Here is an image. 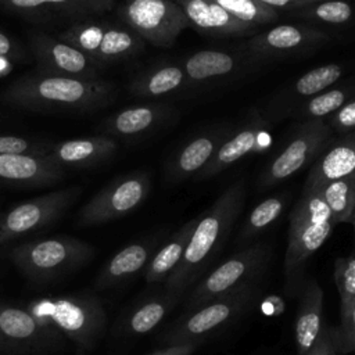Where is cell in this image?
Segmentation results:
<instances>
[{
	"label": "cell",
	"instance_id": "obj_1",
	"mask_svg": "<svg viewBox=\"0 0 355 355\" xmlns=\"http://www.w3.org/2000/svg\"><path fill=\"white\" fill-rule=\"evenodd\" d=\"M245 200L243 180L230 184L215 201L198 215L197 225L184 254L165 282L166 291L183 294L208 269L225 244L240 215Z\"/></svg>",
	"mask_w": 355,
	"mask_h": 355
},
{
	"label": "cell",
	"instance_id": "obj_2",
	"mask_svg": "<svg viewBox=\"0 0 355 355\" xmlns=\"http://www.w3.org/2000/svg\"><path fill=\"white\" fill-rule=\"evenodd\" d=\"M10 105L35 111H92L115 98V86L97 79H80L40 72L12 82L1 96Z\"/></svg>",
	"mask_w": 355,
	"mask_h": 355
},
{
	"label": "cell",
	"instance_id": "obj_3",
	"mask_svg": "<svg viewBox=\"0 0 355 355\" xmlns=\"http://www.w3.org/2000/svg\"><path fill=\"white\" fill-rule=\"evenodd\" d=\"M26 309L42 327L64 334L86 351L96 345L107 324L105 311L92 294L40 297L32 300Z\"/></svg>",
	"mask_w": 355,
	"mask_h": 355
},
{
	"label": "cell",
	"instance_id": "obj_4",
	"mask_svg": "<svg viewBox=\"0 0 355 355\" xmlns=\"http://www.w3.org/2000/svg\"><path fill=\"white\" fill-rule=\"evenodd\" d=\"M336 226L331 212L319 190H302L288 218V240L284 255V275L297 287L306 261L323 245Z\"/></svg>",
	"mask_w": 355,
	"mask_h": 355
},
{
	"label": "cell",
	"instance_id": "obj_5",
	"mask_svg": "<svg viewBox=\"0 0 355 355\" xmlns=\"http://www.w3.org/2000/svg\"><path fill=\"white\" fill-rule=\"evenodd\" d=\"M258 291V282H252L194 309L184 311L165 333L162 343L166 345H198L245 312Z\"/></svg>",
	"mask_w": 355,
	"mask_h": 355
},
{
	"label": "cell",
	"instance_id": "obj_6",
	"mask_svg": "<svg viewBox=\"0 0 355 355\" xmlns=\"http://www.w3.org/2000/svg\"><path fill=\"white\" fill-rule=\"evenodd\" d=\"M93 255V247L75 237L55 236L28 241L11 250L15 266L33 280H49L83 263Z\"/></svg>",
	"mask_w": 355,
	"mask_h": 355
},
{
	"label": "cell",
	"instance_id": "obj_7",
	"mask_svg": "<svg viewBox=\"0 0 355 355\" xmlns=\"http://www.w3.org/2000/svg\"><path fill=\"white\" fill-rule=\"evenodd\" d=\"M269 259L270 247L266 244H254L230 255L191 290L186 311L226 295L248 283L259 282Z\"/></svg>",
	"mask_w": 355,
	"mask_h": 355
},
{
	"label": "cell",
	"instance_id": "obj_8",
	"mask_svg": "<svg viewBox=\"0 0 355 355\" xmlns=\"http://www.w3.org/2000/svg\"><path fill=\"white\" fill-rule=\"evenodd\" d=\"M118 15L144 43L172 47L189 19L175 0H125Z\"/></svg>",
	"mask_w": 355,
	"mask_h": 355
},
{
	"label": "cell",
	"instance_id": "obj_9",
	"mask_svg": "<svg viewBox=\"0 0 355 355\" xmlns=\"http://www.w3.org/2000/svg\"><path fill=\"white\" fill-rule=\"evenodd\" d=\"M60 39L101 65L136 55L146 44L129 28L96 21L75 22L60 33Z\"/></svg>",
	"mask_w": 355,
	"mask_h": 355
},
{
	"label": "cell",
	"instance_id": "obj_10",
	"mask_svg": "<svg viewBox=\"0 0 355 355\" xmlns=\"http://www.w3.org/2000/svg\"><path fill=\"white\" fill-rule=\"evenodd\" d=\"M333 139L326 119L302 121L291 139L270 159L258 180L259 189H269L312 164Z\"/></svg>",
	"mask_w": 355,
	"mask_h": 355
},
{
	"label": "cell",
	"instance_id": "obj_11",
	"mask_svg": "<svg viewBox=\"0 0 355 355\" xmlns=\"http://www.w3.org/2000/svg\"><path fill=\"white\" fill-rule=\"evenodd\" d=\"M150 187L146 172H133L112 180L80 208L78 225H101L130 214L147 198Z\"/></svg>",
	"mask_w": 355,
	"mask_h": 355
},
{
	"label": "cell",
	"instance_id": "obj_12",
	"mask_svg": "<svg viewBox=\"0 0 355 355\" xmlns=\"http://www.w3.org/2000/svg\"><path fill=\"white\" fill-rule=\"evenodd\" d=\"M80 187L55 190L11 208L0 222V244L43 229L57 220L79 197Z\"/></svg>",
	"mask_w": 355,
	"mask_h": 355
},
{
	"label": "cell",
	"instance_id": "obj_13",
	"mask_svg": "<svg viewBox=\"0 0 355 355\" xmlns=\"http://www.w3.org/2000/svg\"><path fill=\"white\" fill-rule=\"evenodd\" d=\"M331 36L312 25H279L259 31L240 44V50L254 58L287 57L306 53L329 43Z\"/></svg>",
	"mask_w": 355,
	"mask_h": 355
},
{
	"label": "cell",
	"instance_id": "obj_14",
	"mask_svg": "<svg viewBox=\"0 0 355 355\" xmlns=\"http://www.w3.org/2000/svg\"><path fill=\"white\" fill-rule=\"evenodd\" d=\"M60 334L42 327L26 308L0 302V355H31L54 348Z\"/></svg>",
	"mask_w": 355,
	"mask_h": 355
},
{
	"label": "cell",
	"instance_id": "obj_15",
	"mask_svg": "<svg viewBox=\"0 0 355 355\" xmlns=\"http://www.w3.org/2000/svg\"><path fill=\"white\" fill-rule=\"evenodd\" d=\"M31 50L43 73L97 79L103 67L76 47L43 33L31 36Z\"/></svg>",
	"mask_w": 355,
	"mask_h": 355
},
{
	"label": "cell",
	"instance_id": "obj_16",
	"mask_svg": "<svg viewBox=\"0 0 355 355\" xmlns=\"http://www.w3.org/2000/svg\"><path fill=\"white\" fill-rule=\"evenodd\" d=\"M272 144V128L261 116L248 119L236 133L229 135L218 147L209 162L194 176L197 180L212 178L240 158L265 151Z\"/></svg>",
	"mask_w": 355,
	"mask_h": 355
},
{
	"label": "cell",
	"instance_id": "obj_17",
	"mask_svg": "<svg viewBox=\"0 0 355 355\" xmlns=\"http://www.w3.org/2000/svg\"><path fill=\"white\" fill-rule=\"evenodd\" d=\"M115 0H0V8L31 19H83L112 10Z\"/></svg>",
	"mask_w": 355,
	"mask_h": 355
},
{
	"label": "cell",
	"instance_id": "obj_18",
	"mask_svg": "<svg viewBox=\"0 0 355 355\" xmlns=\"http://www.w3.org/2000/svg\"><path fill=\"white\" fill-rule=\"evenodd\" d=\"M355 173V130L331 139L312 162L302 190L322 186Z\"/></svg>",
	"mask_w": 355,
	"mask_h": 355
},
{
	"label": "cell",
	"instance_id": "obj_19",
	"mask_svg": "<svg viewBox=\"0 0 355 355\" xmlns=\"http://www.w3.org/2000/svg\"><path fill=\"white\" fill-rule=\"evenodd\" d=\"M65 169L53 164L46 154H0V183L43 187L58 183Z\"/></svg>",
	"mask_w": 355,
	"mask_h": 355
},
{
	"label": "cell",
	"instance_id": "obj_20",
	"mask_svg": "<svg viewBox=\"0 0 355 355\" xmlns=\"http://www.w3.org/2000/svg\"><path fill=\"white\" fill-rule=\"evenodd\" d=\"M186 14L189 25L214 36H252L259 26L243 22L223 10L214 0H175Z\"/></svg>",
	"mask_w": 355,
	"mask_h": 355
},
{
	"label": "cell",
	"instance_id": "obj_21",
	"mask_svg": "<svg viewBox=\"0 0 355 355\" xmlns=\"http://www.w3.org/2000/svg\"><path fill=\"white\" fill-rule=\"evenodd\" d=\"M118 150L112 136L98 135L72 139L58 143L46 153V157L61 168H86L110 159Z\"/></svg>",
	"mask_w": 355,
	"mask_h": 355
},
{
	"label": "cell",
	"instance_id": "obj_22",
	"mask_svg": "<svg viewBox=\"0 0 355 355\" xmlns=\"http://www.w3.org/2000/svg\"><path fill=\"white\" fill-rule=\"evenodd\" d=\"M227 136L225 130L218 129L191 139L168 161V180L176 183L196 176L209 162L218 147Z\"/></svg>",
	"mask_w": 355,
	"mask_h": 355
},
{
	"label": "cell",
	"instance_id": "obj_23",
	"mask_svg": "<svg viewBox=\"0 0 355 355\" xmlns=\"http://www.w3.org/2000/svg\"><path fill=\"white\" fill-rule=\"evenodd\" d=\"M166 104H141L118 111L104 122V132L118 137H137L151 132L172 118Z\"/></svg>",
	"mask_w": 355,
	"mask_h": 355
},
{
	"label": "cell",
	"instance_id": "obj_24",
	"mask_svg": "<svg viewBox=\"0 0 355 355\" xmlns=\"http://www.w3.org/2000/svg\"><path fill=\"white\" fill-rule=\"evenodd\" d=\"M323 290L316 280H309L301 294V301L295 318L294 337L298 355L311 349L319 337L323 327Z\"/></svg>",
	"mask_w": 355,
	"mask_h": 355
},
{
	"label": "cell",
	"instance_id": "obj_25",
	"mask_svg": "<svg viewBox=\"0 0 355 355\" xmlns=\"http://www.w3.org/2000/svg\"><path fill=\"white\" fill-rule=\"evenodd\" d=\"M154 243H130L115 252L103 266L96 277V286L100 288L115 286L147 266L154 255Z\"/></svg>",
	"mask_w": 355,
	"mask_h": 355
},
{
	"label": "cell",
	"instance_id": "obj_26",
	"mask_svg": "<svg viewBox=\"0 0 355 355\" xmlns=\"http://www.w3.org/2000/svg\"><path fill=\"white\" fill-rule=\"evenodd\" d=\"M198 216L187 220L158 251L154 252L146 266L144 279L147 283H165L169 275L179 265L190 237L197 225Z\"/></svg>",
	"mask_w": 355,
	"mask_h": 355
},
{
	"label": "cell",
	"instance_id": "obj_27",
	"mask_svg": "<svg viewBox=\"0 0 355 355\" xmlns=\"http://www.w3.org/2000/svg\"><path fill=\"white\" fill-rule=\"evenodd\" d=\"M180 294L166 291L136 305L123 319L121 330L128 336H143L155 329L179 301Z\"/></svg>",
	"mask_w": 355,
	"mask_h": 355
},
{
	"label": "cell",
	"instance_id": "obj_28",
	"mask_svg": "<svg viewBox=\"0 0 355 355\" xmlns=\"http://www.w3.org/2000/svg\"><path fill=\"white\" fill-rule=\"evenodd\" d=\"M239 67V60L222 50H201L191 54L183 64L187 82H202L232 73Z\"/></svg>",
	"mask_w": 355,
	"mask_h": 355
},
{
	"label": "cell",
	"instance_id": "obj_29",
	"mask_svg": "<svg viewBox=\"0 0 355 355\" xmlns=\"http://www.w3.org/2000/svg\"><path fill=\"white\" fill-rule=\"evenodd\" d=\"M344 73V68L340 64L330 62L316 68L309 69L304 75H301L286 92L283 101H288L290 104H300L323 90L331 87Z\"/></svg>",
	"mask_w": 355,
	"mask_h": 355
},
{
	"label": "cell",
	"instance_id": "obj_30",
	"mask_svg": "<svg viewBox=\"0 0 355 355\" xmlns=\"http://www.w3.org/2000/svg\"><path fill=\"white\" fill-rule=\"evenodd\" d=\"M355 96V82L344 83L336 87H329L322 93L302 101L293 111V115L301 121L324 119L344 105Z\"/></svg>",
	"mask_w": 355,
	"mask_h": 355
},
{
	"label": "cell",
	"instance_id": "obj_31",
	"mask_svg": "<svg viewBox=\"0 0 355 355\" xmlns=\"http://www.w3.org/2000/svg\"><path fill=\"white\" fill-rule=\"evenodd\" d=\"M186 82L180 65H162L137 76L130 83V92L139 97H158L175 92Z\"/></svg>",
	"mask_w": 355,
	"mask_h": 355
},
{
	"label": "cell",
	"instance_id": "obj_32",
	"mask_svg": "<svg viewBox=\"0 0 355 355\" xmlns=\"http://www.w3.org/2000/svg\"><path fill=\"white\" fill-rule=\"evenodd\" d=\"M318 190L327 204L334 223L348 222L355 209V173L333 180Z\"/></svg>",
	"mask_w": 355,
	"mask_h": 355
},
{
	"label": "cell",
	"instance_id": "obj_33",
	"mask_svg": "<svg viewBox=\"0 0 355 355\" xmlns=\"http://www.w3.org/2000/svg\"><path fill=\"white\" fill-rule=\"evenodd\" d=\"M294 15L311 22H319L326 25H344L354 19L355 10L348 1L344 0H323L319 3H313L308 7L295 10Z\"/></svg>",
	"mask_w": 355,
	"mask_h": 355
},
{
	"label": "cell",
	"instance_id": "obj_34",
	"mask_svg": "<svg viewBox=\"0 0 355 355\" xmlns=\"http://www.w3.org/2000/svg\"><path fill=\"white\" fill-rule=\"evenodd\" d=\"M333 276L340 294L341 323H344L355 308V251L336 261Z\"/></svg>",
	"mask_w": 355,
	"mask_h": 355
},
{
	"label": "cell",
	"instance_id": "obj_35",
	"mask_svg": "<svg viewBox=\"0 0 355 355\" xmlns=\"http://www.w3.org/2000/svg\"><path fill=\"white\" fill-rule=\"evenodd\" d=\"M284 207V196H272L261 201L247 216L241 229V240H250L265 230L280 216Z\"/></svg>",
	"mask_w": 355,
	"mask_h": 355
},
{
	"label": "cell",
	"instance_id": "obj_36",
	"mask_svg": "<svg viewBox=\"0 0 355 355\" xmlns=\"http://www.w3.org/2000/svg\"><path fill=\"white\" fill-rule=\"evenodd\" d=\"M237 19L261 26L279 19V12L259 0H214Z\"/></svg>",
	"mask_w": 355,
	"mask_h": 355
},
{
	"label": "cell",
	"instance_id": "obj_37",
	"mask_svg": "<svg viewBox=\"0 0 355 355\" xmlns=\"http://www.w3.org/2000/svg\"><path fill=\"white\" fill-rule=\"evenodd\" d=\"M47 153L40 144L31 141L26 137L0 135V154H35L44 155Z\"/></svg>",
	"mask_w": 355,
	"mask_h": 355
},
{
	"label": "cell",
	"instance_id": "obj_38",
	"mask_svg": "<svg viewBox=\"0 0 355 355\" xmlns=\"http://www.w3.org/2000/svg\"><path fill=\"white\" fill-rule=\"evenodd\" d=\"M327 125L338 135L355 130V96L330 115Z\"/></svg>",
	"mask_w": 355,
	"mask_h": 355
},
{
	"label": "cell",
	"instance_id": "obj_39",
	"mask_svg": "<svg viewBox=\"0 0 355 355\" xmlns=\"http://www.w3.org/2000/svg\"><path fill=\"white\" fill-rule=\"evenodd\" d=\"M333 343L336 348L343 352L355 351V308L352 309L348 319L340 324L336 333H331Z\"/></svg>",
	"mask_w": 355,
	"mask_h": 355
},
{
	"label": "cell",
	"instance_id": "obj_40",
	"mask_svg": "<svg viewBox=\"0 0 355 355\" xmlns=\"http://www.w3.org/2000/svg\"><path fill=\"white\" fill-rule=\"evenodd\" d=\"M301 355H336V345L331 338V331L324 329L316 344Z\"/></svg>",
	"mask_w": 355,
	"mask_h": 355
},
{
	"label": "cell",
	"instance_id": "obj_41",
	"mask_svg": "<svg viewBox=\"0 0 355 355\" xmlns=\"http://www.w3.org/2000/svg\"><path fill=\"white\" fill-rule=\"evenodd\" d=\"M263 4L272 7V8H284V10H300L304 7H308L313 3H319L323 0H259Z\"/></svg>",
	"mask_w": 355,
	"mask_h": 355
},
{
	"label": "cell",
	"instance_id": "obj_42",
	"mask_svg": "<svg viewBox=\"0 0 355 355\" xmlns=\"http://www.w3.org/2000/svg\"><path fill=\"white\" fill-rule=\"evenodd\" d=\"M21 51L17 49L15 43L12 42L11 37H8L6 33L0 32V57H6V58H15L19 57Z\"/></svg>",
	"mask_w": 355,
	"mask_h": 355
},
{
	"label": "cell",
	"instance_id": "obj_43",
	"mask_svg": "<svg viewBox=\"0 0 355 355\" xmlns=\"http://www.w3.org/2000/svg\"><path fill=\"white\" fill-rule=\"evenodd\" d=\"M197 345L194 344H183V345H166L150 355H191Z\"/></svg>",
	"mask_w": 355,
	"mask_h": 355
},
{
	"label": "cell",
	"instance_id": "obj_44",
	"mask_svg": "<svg viewBox=\"0 0 355 355\" xmlns=\"http://www.w3.org/2000/svg\"><path fill=\"white\" fill-rule=\"evenodd\" d=\"M12 68V60L6 58V57H0V76L7 75Z\"/></svg>",
	"mask_w": 355,
	"mask_h": 355
},
{
	"label": "cell",
	"instance_id": "obj_45",
	"mask_svg": "<svg viewBox=\"0 0 355 355\" xmlns=\"http://www.w3.org/2000/svg\"><path fill=\"white\" fill-rule=\"evenodd\" d=\"M348 223H351V225H352V227H354V233H355V209H354V212H352V215H351V218H349Z\"/></svg>",
	"mask_w": 355,
	"mask_h": 355
},
{
	"label": "cell",
	"instance_id": "obj_46",
	"mask_svg": "<svg viewBox=\"0 0 355 355\" xmlns=\"http://www.w3.org/2000/svg\"><path fill=\"white\" fill-rule=\"evenodd\" d=\"M76 355H87V351L83 348H76Z\"/></svg>",
	"mask_w": 355,
	"mask_h": 355
},
{
	"label": "cell",
	"instance_id": "obj_47",
	"mask_svg": "<svg viewBox=\"0 0 355 355\" xmlns=\"http://www.w3.org/2000/svg\"><path fill=\"white\" fill-rule=\"evenodd\" d=\"M0 222H1V216H0Z\"/></svg>",
	"mask_w": 355,
	"mask_h": 355
}]
</instances>
